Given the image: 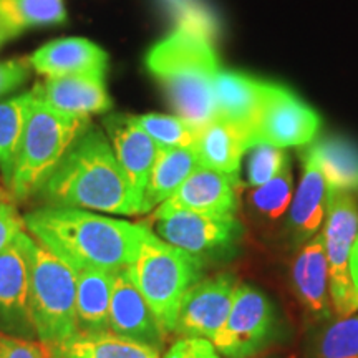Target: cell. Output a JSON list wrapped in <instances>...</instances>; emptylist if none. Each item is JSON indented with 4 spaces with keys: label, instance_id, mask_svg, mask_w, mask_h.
<instances>
[{
    "label": "cell",
    "instance_id": "4",
    "mask_svg": "<svg viewBox=\"0 0 358 358\" xmlns=\"http://www.w3.org/2000/svg\"><path fill=\"white\" fill-rule=\"evenodd\" d=\"M90 124V116L65 113L34 96L8 186L13 199L22 201L37 194L45 179Z\"/></svg>",
    "mask_w": 358,
    "mask_h": 358
},
{
    "label": "cell",
    "instance_id": "7",
    "mask_svg": "<svg viewBox=\"0 0 358 358\" xmlns=\"http://www.w3.org/2000/svg\"><path fill=\"white\" fill-rule=\"evenodd\" d=\"M329 192L322 236L329 262L330 299L335 313L342 319L358 312V292L350 274V252L358 236V208L350 192Z\"/></svg>",
    "mask_w": 358,
    "mask_h": 358
},
{
    "label": "cell",
    "instance_id": "24",
    "mask_svg": "<svg viewBox=\"0 0 358 358\" xmlns=\"http://www.w3.org/2000/svg\"><path fill=\"white\" fill-rule=\"evenodd\" d=\"M52 358H159V350L113 332L77 334L60 345L48 347Z\"/></svg>",
    "mask_w": 358,
    "mask_h": 358
},
{
    "label": "cell",
    "instance_id": "8",
    "mask_svg": "<svg viewBox=\"0 0 358 358\" xmlns=\"http://www.w3.org/2000/svg\"><path fill=\"white\" fill-rule=\"evenodd\" d=\"M320 116L301 98L282 85L264 82L261 105L249 146L268 145L275 148L307 146L315 141L320 129Z\"/></svg>",
    "mask_w": 358,
    "mask_h": 358
},
{
    "label": "cell",
    "instance_id": "19",
    "mask_svg": "<svg viewBox=\"0 0 358 358\" xmlns=\"http://www.w3.org/2000/svg\"><path fill=\"white\" fill-rule=\"evenodd\" d=\"M262 85L264 80L231 70H221L214 80L216 118L243 129L248 140L261 105Z\"/></svg>",
    "mask_w": 358,
    "mask_h": 358
},
{
    "label": "cell",
    "instance_id": "28",
    "mask_svg": "<svg viewBox=\"0 0 358 358\" xmlns=\"http://www.w3.org/2000/svg\"><path fill=\"white\" fill-rule=\"evenodd\" d=\"M136 123L158 148H194L199 128L173 115L145 113L134 116Z\"/></svg>",
    "mask_w": 358,
    "mask_h": 358
},
{
    "label": "cell",
    "instance_id": "11",
    "mask_svg": "<svg viewBox=\"0 0 358 358\" xmlns=\"http://www.w3.org/2000/svg\"><path fill=\"white\" fill-rule=\"evenodd\" d=\"M29 239L22 231L0 252V330L12 337H34L29 308Z\"/></svg>",
    "mask_w": 358,
    "mask_h": 358
},
{
    "label": "cell",
    "instance_id": "38",
    "mask_svg": "<svg viewBox=\"0 0 358 358\" xmlns=\"http://www.w3.org/2000/svg\"><path fill=\"white\" fill-rule=\"evenodd\" d=\"M7 40H8V38H7L6 32H3V29H2V27H0V47H2V45L7 42Z\"/></svg>",
    "mask_w": 358,
    "mask_h": 358
},
{
    "label": "cell",
    "instance_id": "36",
    "mask_svg": "<svg viewBox=\"0 0 358 358\" xmlns=\"http://www.w3.org/2000/svg\"><path fill=\"white\" fill-rule=\"evenodd\" d=\"M350 274H352V280L353 285H355L357 292H358V236L353 243L352 252H350Z\"/></svg>",
    "mask_w": 358,
    "mask_h": 358
},
{
    "label": "cell",
    "instance_id": "17",
    "mask_svg": "<svg viewBox=\"0 0 358 358\" xmlns=\"http://www.w3.org/2000/svg\"><path fill=\"white\" fill-rule=\"evenodd\" d=\"M100 75H69L43 78L30 90L37 100L65 113L90 116L113 108L108 90Z\"/></svg>",
    "mask_w": 358,
    "mask_h": 358
},
{
    "label": "cell",
    "instance_id": "29",
    "mask_svg": "<svg viewBox=\"0 0 358 358\" xmlns=\"http://www.w3.org/2000/svg\"><path fill=\"white\" fill-rule=\"evenodd\" d=\"M292 173L289 166L266 185L254 187L249 194V203L262 216L279 219L292 203Z\"/></svg>",
    "mask_w": 358,
    "mask_h": 358
},
{
    "label": "cell",
    "instance_id": "30",
    "mask_svg": "<svg viewBox=\"0 0 358 358\" xmlns=\"http://www.w3.org/2000/svg\"><path fill=\"white\" fill-rule=\"evenodd\" d=\"M315 358H358V315L334 322L322 334Z\"/></svg>",
    "mask_w": 358,
    "mask_h": 358
},
{
    "label": "cell",
    "instance_id": "1",
    "mask_svg": "<svg viewBox=\"0 0 358 358\" xmlns=\"http://www.w3.org/2000/svg\"><path fill=\"white\" fill-rule=\"evenodd\" d=\"M38 244L73 272H116L131 266L151 227L75 208L43 206L24 216Z\"/></svg>",
    "mask_w": 358,
    "mask_h": 358
},
{
    "label": "cell",
    "instance_id": "23",
    "mask_svg": "<svg viewBox=\"0 0 358 358\" xmlns=\"http://www.w3.org/2000/svg\"><path fill=\"white\" fill-rule=\"evenodd\" d=\"M75 274H77L78 334L108 332L115 272L80 271Z\"/></svg>",
    "mask_w": 358,
    "mask_h": 358
},
{
    "label": "cell",
    "instance_id": "25",
    "mask_svg": "<svg viewBox=\"0 0 358 358\" xmlns=\"http://www.w3.org/2000/svg\"><path fill=\"white\" fill-rule=\"evenodd\" d=\"M307 153L324 173L329 191L358 189V146L342 136H327L310 143Z\"/></svg>",
    "mask_w": 358,
    "mask_h": 358
},
{
    "label": "cell",
    "instance_id": "15",
    "mask_svg": "<svg viewBox=\"0 0 358 358\" xmlns=\"http://www.w3.org/2000/svg\"><path fill=\"white\" fill-rule=\"evenodd\" d=\"M110 332L161 348L164 334L145 297L129 279L127 267L115 272L110 302Z\"/></svg>",
    "mask_w": 358,
    "mask_h": 358
},
{
    "label": "cell",
    "instance_id": "34",
    "mask_svg": "<svg viewBox=\"0 0 358 358\" xmlns=\"http://www.w3.org/2000/svg\"><path fill=\"white\" fill-rule=\"evenodd\" d=\"M163 358H221L211 340L181 337L169 347Z\"/></svg>",
    "mask_w": 358,
    "mask_h": 358
},
{
    "label": "cell",
    "instance_id": "9",
    "mask_svg": "<svg viewBox=\"0 0 358 358\" xmlns=\"http://www.w3.org/2000/svg\"><path fill=\"white\" fill-rule=\"evenodd\" d=\"M151 219V231L159 239L203 261L232 254L243 237V224L236 214L174 211Z\"/></svg>",
    "mask_w": 358,
    "mask_h": 358
},
{
    "label": "cell",
    "instance_id": "6",
    "mask_svg": "<svg viewBox=\"0 0 358 358\" xmlns=\"http://www.w3.org/2000/svg\"><path fill=\"white\" fill-rule=\"evenodd\" d=\"M29 308L40 342L55 347L73 338L77 330V274L29 239Z\"/></svg>",
    "mask_w": 358,
    "mask_h": 358
},
{
    "label": "cell",
    "instance_id": "3",
    "mask_svg": "<svg viewBox=\"0 0 358 358\" xmlns=\"http://www.w3.org/2000/svg\"><path fill=\"white\" fill-rule=\"evenodd\" d=\"M145 66L179 118L199 129L216 118L214 80L221 66L213 37L176 27L148 50Z\"/></svg>",
    "mask_w": 358,
    "mask_h": 358
},
{
    "label": "cell",
    "instance_id": "37",
    "mask_svg": "<svg viewBox=\"0 0 358 358\" xmlns=\"http://www.w3.org/2000/svg\"><path fill=\"white\" fill-rule=\"evenodd\" d=\"M164 2L168 3L173 12H178L179 8H182L185 6H187V3H191L192 0H164Z\"/></svg>",
    "mask_w": 358,
    "mask_h": 358
},
{
    "label": "cell",
    "instance_id": "2",
    "mask_svg": "<svg viewBox=\"0 0 358 358\" xmlns=\"http://www.w3.org/2000/svg\"><path fill=\"white\" fill-rule=\"evenodd\" d=\"M38 194L45 204L57 208L122 216L136 214L128 181L108 136L93 124L66 151Z\"/></svg>",
    "mask_w": 358,
    "mask_h": 358
},
{
    "label": "cell",
    "instance_id": "18",
    "mask_svg": "<svg viewBox=\"0 0 358 358\" xmlns=\"http://www.w3.org/2000/svg\"><path fill=\"white\" fill-rule=\"evenodd\" d=\"M329 194L324 173L315 159L306 151L301 182L292 198L289 217L295 243L306 244L308 239L317 236V232H320L325 221Z\"/></svg>",
    "mask_w": 358,
    "mask_h": 358
},
{
    "label": "cell",
    "instance_id": "39",
    "mask_svg": "<svg viewBox=\"0 0 358 358\" xmlns=\"http://www.w3.org/2000/svg\"><path fill=\"white\" fill-rule=\"evenodd\" d=\"M3 191H7V189H6V187H3V186H2V182H0V194H2V192H3Z\"/></svg>",
    "mask_w": 358,
    "mask_h": 358
},
{
    "label": "cell",
    "instance_id": "27",
    "mask_svg": "<svg viewBox=\"0 0 358 358\" xmlns=\"http://www.w3.org/2000/svg\"><path fill=\"white\" fill-rule=\"evenodd\" d=\"M32 103V92L0 101V176L7 187L10 186Z\"/></svg>",
    "mask_w": 358,
    "mask_h": 358
},
{
    "label": "cell",
    "instance_id": "20",
    "mask_svg": "<svg viewBox=\"0 0 358 358\" xmlns=\"http://www.w3.org/2000/svg\"><path fill=\"white\" fill-rule=\"evenodd\" d=\"M194 150L203 168L239 179L237 173L249 151V140L243 129L221 118H214L199 129Z\"/></svg>",
    "mask_w": 358,
    "mask_h": 358
},
{
    "label": "cell",
    "instance_id": "22",
    "mask_svg": "<svg viewBox=\"0 0 358 358\" xmlns=\"http://www.w3.org/2000/svg\"><path fill=\"white\" fill-rule=\"evenodd\" d=\"M201 166L194 148H159L143 196L141 214L155 211Z\"/></svg>",
    "mask_w": 358,
    "mask_h": 358
},
{
    "label": "cell",
    "instance_id": "14",
    "mask_svg": "<svg viewBox=\"0 0 358 358\" xmlns=\"http://www.w3.org/2000/svg\"><path fill=\"white\" fill-rule=\"evenodd\" d=\"M239 179L199 166L178 187L171 198L155 209L153 216L174 211L236 214V185Z\"/></svg>",
    "mask_w": 358,
    "mask_h": 358
},
{
    "label": "cell",
    "instance_id": "10",
    "mask_svg": "<svg viewBox=\"0 0 358 358\" xmlns=\"http://www.w3.org/2000/svg\"><path fill=\"white\" fill-rule=\"evenodd\" d=\"M274 320V308L266 295L248 284H237L229 315L211 342L226 358H249L266 345Z\"/></svg>",
    "mask_w": 358,
    "mask_h": 358
},
{
    "label": "cell",
    "instance_id": "26",
    "mask_svg": "<svg viewBox=\"0 0 358 358\" xmlns=\"http://www.w3.org/2000/svg\"><path fill=\"white\" fill-rule=\"evenodd\" d=\"M65 20L64 0H0V27L8 40L30 29Z\"/></svg>",
    "mask_w": 358,
    "mask_h": 358
},
{
    "label": "cell",
    "instance_id": "13",
    "mask_svg": "<svg viewBox=\"0 0 358 358\" xmlns=\"http://www.w3.org/2000/svg\"><path fill=\"white\" fill-rule=\"evenodd\" d=\"M103 127L128 181L136 214H141L143 196L159 148L131 115H108Z\"/></svg>",
    "mask_w": 358,
    "mask_h": 358
},
{
    "label": "cell",
    "instance_id": "12",
    "mask_svg": "<svg viewBox=\"0 0 358 358\" xmlns=\"http://www.w3.org/2000/svg\"><path fill=\"white\" fill-rule=\"evenodd\" d=\"M237 284L231 274L196 282L182 299L174 334L213 340L229 315Z\"/></svg>",
    "mask_w": 358,
    "mask_h": 358
},
{
    "label": "cell",
    "instance_id": "33",
    "mask_svg": "<svg viewBox=\"0 0 358 358\" xmlns=\"http://www.w3.org/2000/svg\"><path fill=\"white\" fill-rule=\"evenodd\" d=\"M0 358H52L50 348L32 340L0 335Z\"/></svg>",
    "mask_w": 358,
    "mask_h": 358
},
{
    "label": "cell",
    "instance_id": "21",
    "mask_svg": "<svg viewBox=\"0 0 358 358\" xmlns=\"http://www.w3.org/2000/svg\"><path fill=\"white\" fill-rule=\"evenodd\" d=\"M294 285L303 306L317 315H327L330 308L329 262L322 232L302 244L292 268Z\"/></svg>",
    "mask_w": 358,
    "mask_h": 358
},
{
    "label": "cell",
    "instance_id": "5",
    "mask_svg": "<svg viewBox=\"0 0 358 358\" xmlns=\"http://www.w3.org/2000/svg\"><path fill=\"white\" fill-rule=\"evenodd\" d=\"M127 271L163 332L171 334L176 327L182 299L203 277L204 261L164 243L151 231L136 261L128 266Z\"/></svg>",
    "mask_w": 358,
    "mask_h": 358
},
{
    "label": "cell",
    "instance_id": "35",
    "mask_svg": "<svg viewBox=\"0 0 358 358\" xmlns=\"http://www.w3.org/2000/svg\"><path fill=\"white\" fill-rule=\"evenodd\" d=\"M29 58H12L0 62V96L22 87L30 77Z\"/></svg>",
    "mask_w": 358,
    "mask_h": 358
},
{
    "label": "cell",
    "instance_id": "32",
    "mask_svg": "<svg viewBox=\"0 0 358 358\" xmlns=\"http://www.w3.org/2000/svg\"><path fill=\"white\" fill-rule=\"evenodd\" d=\"M25 231V221L19 214L10 191L0 194V252Z\"/></svg>",
    "mask_w": 358,
    "mask_h": 358
},
{
    "label": "cell",
    "instance_id": "16",
    "mask_svg": "<svg viewBox=\"0 0 358 358\" xmlns=\"http://www.w3.org/2000/svg\"><path fill=\"white\" fill-rule=\"evenodd\" d=\"M34 71L45 78L69 75H100L108 69V53L82 37L58 38L42 45L29 57Z\"/></svg>",
    "mask_w": 358,
    "mask_h": 358
},
{
    "label": "cell",
    "instance_id": "31",
    "mask_svg": "<svg viewBox=\"0 0 358 358\" xmlns=\"http://www.w3.org/2000/svg\"><path fill=\"white\" fill-rule=\"evenodd\" d=\"M245 176L250 187H257L274 179L289 168V156L282 148L257 145L248 151Z\"/></svg>",
    "mask_w": 358,
    "mask_h": 358
}]
</instances>
